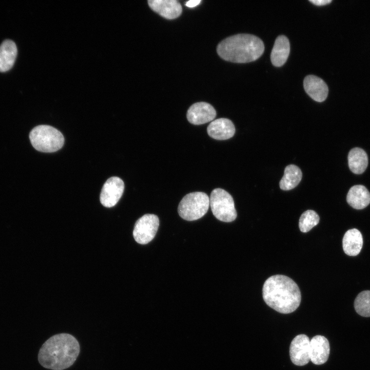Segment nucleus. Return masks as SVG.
<instances>
[{"mask_svg":"<svg viewBox=\"0 0 370 370\" xmlns=\"http://www.w3.org/2000/svg\"><path fill=\"white\" fill-rule=\"evenodd\" d=\"M80 350L78 341L72 335L61 333L49 338L41 346L38 361L44 367L64 370L76 361Z\"/></svg>","mask_w":370,"mask_h":370,"instance_id":"1","label":"nucleus"},{"mask_svg":"<svg viewBox=\"0 0 370 370\" xmlns=\"http://www.w3.org/2000/svg\"><path fill=\"white\" fill-rule=\"evenodd\" d=\"M265 302L276 311L287 314L299 306L301 294L298 285L290 278L277 274L268 278L263 287Z\"/></svg>","mask_w":370,"mask_h":370,"instance_id":"2","label":"nucleus"},{"mask_svg":"<svg viewBox=\"0 0 370 370\" xmlns=\"http://www.w3.org/2000/svg\"><path fill=\"white\" fill-rule=\"evenodd\" d=\"M216 50L225 61L245 63L258 59L264 52V45L256 36L242 33L223 40L218 44Z\"/></svg>","mask_w":370,"mask_h":370,"instance_id":"3","label":"nucleus"},{"mask_svg":"<svg viewBox=\"0 0 370 370\" xmlns=\"http://www.w3.org/2000/svg\"><path fill=\"white\" fill-rule=\"evenodd\" d=\"M29 139L35 149L45 153L58 151L64 143L62 134L54 127L47 125H40L34 127L29 134Z\"/></svg>","mask_w":370,"mask_h":370,"instance_id":"4","label":"nucleus"},{"mask_svg":"<svg viewBox=\"0 0 370 370\" xmlns=\"http://www.w3.org/2000/svg\"><path fill=\"white\" fill-rule=\"evenodd\" d=\"M210 205L208 195L201 192H195L185 195L179 202L178 212L186 220L193 221L202 217Z\"/></svg>","mask_w":370,"mask_h":370,"instance_id":"5","label":"nucleus"},{"mask_svg":"<svg viewBox=\"0 0 370 370\" xmlns=\"http://www.w3.org/2000/svg\"><path fill=\"white\" fill-rule=\"evenodd\" d=\"M210 205L214 216L219 220L231 222L237 217L233 197L224 189L216 188L212 191Z\"/></svg>","mask_w":370,"mask_h":370,"instance_id":"6","label":"nucleus"},{"mask_svg":"<svg viewBox=\"0 0 370 370\" xmlns=\"http://www.w3.org/2000/svg\"><path fill=\"white\" fill-rule=\"evenodd\" d=\"M159 225L158 216L153 214H146L136 222L133 230V237L140 244H146L155 237Z\"/></svg>","mask_w":370,"mask_h":370,"instance_id":"7","label":"nucleus"},{"mask_svg":"<svg viewBox=\"0 0 370 370\" xmlns=\"http://www.w3.org/2000/svg\"><path fill=\"white\" fill-rule=\"evenodd\" d=\"M124 189L123 181L118 177H112L104 184L100 196L101 204L107 208L116 205L122 196Z\"/></svg>","mask_w":370,"mask_h":370,"instance_id":"8","label":"nucleus"},{"mask_svg":"<svg viewBox=\"0 0 370 370\" xmlns=\"http://www.w3.org/2000/svg\"><path fill=\"white\" fill-rule=\"evenodd\" d=\"M310 340L304 334L297 336L292 340L289 355L292 362L298 366H303L310 361Z\"/></svg>","mask_w":370,"mask_h":370,"instance_id":"9","label":"nucleus"},{"mask_svg":"<svg viewBox=\"0 0 370 370\" xmlns=\"http://www.w3.org/2000/svg\"><path fill=\"white\" fill-rule=\"evenodd\" d=\"M216 112L212 105L205 102H197L192 104L187 113L188 120L194 125L202 124L212 121Z\"/></svg>","mask_w":370,"mask_h":370,"instance_id":"10","label":"nucleus"},{"mask_svg":"<svg viewBox=\"0 0 370 370\" xmlns=\"http://www.w3.org/2000/svg\"><path fill=\"white\" fill-rule=\"evenodd\" d=\"M330 347L328 340L324 336L317 335L310 341V360L316 365L325 363L328 358Z\"/></svg>","mask_w":370,"mask_h":370,"instance_id":"11","label":"nucleus"},{"mask_svg":"<svg viewBox=\"0 0 370 370\" xmlns=\"http://www.w3.org/2000/svg\"><path fill=\"white\" fill-rule=\"evenodd\" d=\"M149 6L152 10L166 19H174L182 12V7L176 0H149Z\"/></svg>","mask_w":370,"mask_h":370,"instance_id":"12","label":"nucleus"},{"mask_svg":"<svg viewBox=\"0 0 370 370\" xmlns=\"http://www.w3.org/2000/svg\"><path fill=\"white\" fill-rule=\"evenodd\" d=\"M303 85L306 93L314 101L321 102L326 99L328 88L321 78L308 75L305 78Z\"/></svg>","mask_w":370,"mask_h":370,"instance_id":"13","label":"nucleus"},{"mask_svg":"<svg viewBox=\"0 0 370 370\" xmlns=\"http://www.w3.org/2000/svg\"><path fill=\"white\" fill-rule=\"evenodd\" d=\"M235 132L233 122L224 118L214 120L207 127V133L210 137L219 140L230 139L234 136Z\"/></svg>","mask_w":370,"mask_h":370,"instance_id":"14","label":"nucleus"},{"mask_svg":"<svg viewBox=\"0 0 370 370\" xmlns=\"http://www.w3.org/2000/svg\"><path fill=\"white\" fill-rule=\"evenodd\" d=\"M346 200L353 208L363 209L370 203V193L364 186L355 185L348 191Z\"/></svg>","mask_w":370,"mask_h":370,"instance_id":"15","label":"nucleus"},{"mask_svg":"<svg viewBox=\"0 0 370 370\" xmlns=\"http://www.w3.org/2000/svg\"><path fill=\"white\" fill-rule=\"evenodd\" d=\"M290 52V43L285 35H280L275 40L271 52L272 64L276 67L282 66L286 62Z\"/></svg>","mask_w":370,"mask_h":370,"instance_id":"16","label":"nucleus"},{"mask_svg":"<svg viewBox=\"0 0 370 370\" xmlns=\"http://www.w3.org/2000/svg\"><path fill=\"white\" fill-rule=\"evenodd\" d=\"M342 246L344 252L349 256H356L361 251L363 246L361 233L357 229L347 230L343 238Z\"/></svg>","mask_w":370,"mask_h":370,"instance_id":"17","label":"nucleus"},{"mask_svg":"<svg viewBox=\"0 0 370 370\" xmlns=\"http://www.w3.org/2000/svg\"><path fill=\"white\" fill-rule=\"evenodd\" d=\"M15 43L6 40L0 45V72H5L13 66L17 55Z\"/></svg>","mask_w":370,"mask_h":370,"instance_id":"18","label":"nucleus"},{"mask_svg":"<svg viewBox=\"0 0 370 370\" xmlns=\"http://www.w3.org/2000/svg\"><path fill=\"white\" fill-rule=\"evenodd\" d=\"M348 163L350 171L356 174L364 172L368 164L366 152L359 147L351 149L348 155Z\"/></svg>","mask_w":370,"mask_h":370,"instance_id":"19","label":"nucleus"},{"mask_svg":"<svg viewBox=\"0 0 370 370\" xmlns=\"http://www.w3.org/2000/svg\"><path fill=\"white\" fill-rule=\"evenodd\" d=\"M302 177L301 170L298 166L288 165L285 168L284 176L280 181V187L284 191L291 190L298 186Z\"/></svg>","mask_w":370,"mask_h":370,"instance_id":"20","label":"nucleus"},{"mask_svg":"<svg viewBox=\"0 0 370 370\" xmlns=\"http://www.w3.org/2000/svg\"><path fill=\"white\" fill-rule=\"evenodd\" d=\"M356 311L360 316L370 317V291L365 290L359 293L354 301Z\"/></svg>","mask_w":370,"mask_h":370,"instance_id":"21","label":"nucleus"},{"mask_svg":"<svg viewBox=\"0 0 370 370\" xmlns=\"http://www.w3.org/2000/svg\"><path fill=\"white\" fill-rule=\"evenodd\" d=\"M320 217L313 210H308L301 215L299 223V226L302 232L306 233L309 231L313 227L319 223Z\"/></svg>","mask_w":370,"mask_h":370,"instance_id":"22","label":"nucleus"},{"mask_svg":"<svg viewBox=\"0 0 370 370\" xmlns=\"http://www.w3.org/2000/svg\"><path fill=\"white\" fill-rule=\"evenodd\" d=\"M310 2L317 6H322L331 2V0H310Z\"/></svg>","mask_w":370,"mask_h":370,"instance_id":"23","label":"nucleus"},{"mask_svg":"<svg viewBox=\"0 0 370 370\" xmlns=\"http://www.w3.org/2000/svg\"><path fill=\"white\" fill-rule=\"evenodd\" d=\"M200 2V0H191L187 2L185 4L188 7L193 8L199 5Z\"/></svg>","mask_w":370,"mask_h":370,"instance_id":"24","label":"nucleus"}]
</instances>
